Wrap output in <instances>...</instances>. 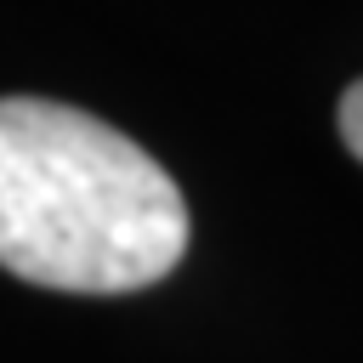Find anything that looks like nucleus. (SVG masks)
<instances>
[{
    "instance_id": "obj_1",
    "label": "nucleus",
    "mask_w": 363,
    "mask_h": 363,
    "mask_svg": "<svg viewBox=\"0 0 363 363\" xmlns=\"http://www.w3.org/2000/svg\"><path fill=\"white\" fill-rule=\"evenodd\" d=\"M187 250L176 182L113 125L45 96H0V267L68 295L159 284Z\"/></svg>"
},
{
    "instance_id": "obj_2",
    "label": "nucleus",
    "mask_w": 363,
    "mask_h": 363,
    "mask_svg": "<svg viewBox=\"0 0 363 363\" xmlns=\"http://www.w3.org/2000/svg\"><path fill=\"white\" fill-rule=\"evenodd\" d=\"M340 136H346V147L363 159V79H352L346 96H340Z\"/></svg>"
}]
</instances>
